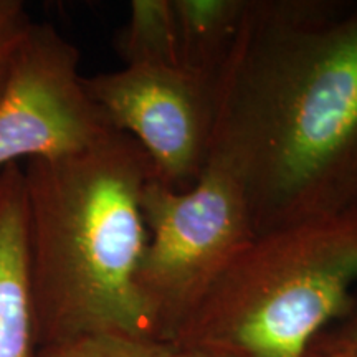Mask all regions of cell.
Masks as SVG:
<instances>
[{
  "mask_svg": "<svg viewBox=\"0 0 357 357\" xmlns=\"http://www.w3.org/2000/svg\"><path fill=\"white\" fill-rule=\"evenodd\" d=\"M213 100L255 236L357 208V2L247 0Z\"/></svg>",
  "mask_w": 357,
  "mask_h": 357,
  "instance_id": "cell-1",
  "label": "cell"
},
{
  "mask_svg": "<svg viewBox=\"0 0 357 357\" xmlns=\"http://www.w3.org/2000/svg\"><path fill=\"white\" fill-rule=\"evenodd\" d=\"M151 177L144 149L116 129L75 154L25 162L40 347L96 334L154 339L136 287Z\"/></svg>",
  "mask_w": 357,
  "mask_h": 357,
  "instance_id": "cell-2",
  "label": "cell"
},
{
  "mask_svg": "<svg viewBox=\"0 0 357 357\" xmlns=\"http://www.w3.org/2000/svg\"><path fill=\"white\" fill-rule=\"evenodd\" d=\"M357 284V208L257 235L171 346L213 357H303L342 319Z\"/></svg>",
  "mask_w": 357,
  "mask_h": 357,
  "instance_id": "cell-3",
  "label": "cell"
},
{
  "mask_svg": "<svg viewBox=\"0 0 357 357\" xmlns=\"http://www.w3.org/2000/svg\"><path fill=\"white\" fill-rule=\"evenodd\" d=\"M147 242L136 287L155 341L174 336L229 263L255 238L242 187L217 162L192 189L153 177L142 190Z\"/></svg>",
  "mask_w": 357,
  "mask_h": 357,
  "instance_id": "cell-4",
  "label": "cell"
},
{
  "mask_svg": "<svg viewBox=\"0 0 357 357\" xmlns=\"http://www.w3.org/2000/svg\"><path fill=\"white\" fill-rule=\"evenodd\" d=\"M83 83L109 126L144 149L154 181L176 192L197 184L212 153L215 82L178 66L124 65Z\"/></svg>",
  "mask_w": 357,
  "mask_h": 357,
  "instance_id": "cell-5",
  "label": "cell"
},
{
  "mask_svg": "<svg viewBox=\"0 0 357 357\" xmlns=\"http://www.w3.org/2000/svg\"><path fill=\"white\" fill-rule=\"evenodd\" d=\"M111 129L84 88L78 48L33 22L0 95V169L75 154Z\"/></svg>",
  "mask_w": 357,
  "mask_h": 357,
  "instance_id": "cell-6",
  "label": "cell"
},
{
  "mask_svg": "<svg viewBox=\"0 0 357 357\" xmlns=\"http://www.w3.org/2000/svg\"><path fill=\"white\" fill-rule=\"evenodd\" d=\"M24 167L0 169V357H37Z\"/></svg>",
  "mask_w": 357,
  "mask_h": 357,
  "instance_id": "cell-7",
  "label": "cell"
},
{
  "mask_svg": "<svg viewBox=\"0 0 357 357\" xmlns=\"http://www.w3.org/2000/svg\"><path fill=\"white\" fill-rule=\"evenodd\" d=\"M247 0H172L178 68L215 82L234 47Z\"/></svg>",
  "mask_w": 357,
  "mask_h": 357,
  "instance_id": "cell-8",
  "label": "cell"
},
{
  "mask_svg": "<svg viewBox=\"0 0 357 357\" xmlns=\"http://www.w3.org/2000/svg\"><path fill=\"white\" fill-rule=\"evenodd\" d=\"M114 48L124 65L178 66L172 0H132Z\"/></svg>",
  "mask_w": 357,
  "mask_h": 357,
  "instance_id": "cell-9",
  "label": "cell"
},
{
  "mask_svg": "<svg viewBox=\"0 0 357 357\" xmlns=\"http://www.w3.org/2000/svg\"><path fill=\"white\" fill-rule=\"evenodd\" d=\"M174 347L154 339L96 334L40 347L37 357H172Z\"/></svg>",
  "mask_w": 357,
  "mask_h": 357,
  "instance_id": "cell-10",
  "label": "cell"
},
{
  "mask_svg": "<svg viewBox=\"0 0 357 357\" xmlns=\"http://www.w3.org/2000/svg\"><path fill=\"white\" fill-rule=\"evenodd\" d=\"M32 25L24 2L0 0V95Z\"/></svg>",
  "mask_w": 357,
  "mask_h": 357,
  "instance_id": "cell-11",
  "label": "cell"
},
{
  "mask_svg": "<svg viewBox=\"0 0 357 357\" xmlns=\"http://www.w3.org/2000/svg\"><path fill=\"white\" fill-rule=\"evenodd\" d=\"M329 339L349 352L351 357H357V293L354 294V303L349 312L342 318V326Z\"/></svg>",
  "mask_w": 357,
  "mask_h": 357,
  "instance_id": "cell-12",
  "label": "cell"
},
{
  "mask_svg": "<svg viewBox=\"0 0 357 357\" xmlns=\"http://www.w3.org/2000/svg\"><path fill=\"white\" fill-rule=\"evenodd\" d=\"M303 357H351V356L346 349H342L341 346L336 344L333 339L326 337L324 341H321L318 337L311 344L310 351H307Z\"/></svg>",
  "mask_w": 357,
  "mask_h": 357,
  "instance_id": "cell-13",
  "label": "cell"
},
{
  "mask_svg": "<svg viewBox=\"0 0 357 357\" xmlns=\"http://www.w3.org/2000/svg\"><path fill=\"white\" fill-rule=\"evenodd\" d=\"M172 357H213L208 354H204V352H195V351H181V349H174Z\"/></svg>",
  "mask_w": 357,
  "mask_h": 357,
  "instance_id": "cell-14",
  "label": "cell"
}]
</instances>
